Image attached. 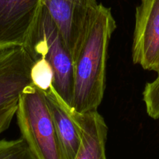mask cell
<instances>
[{"label": "cell", "mask_w": 159, "mask_h": 159, "mask_svg": "<svg viewBox=\"0 0 159 159\" xmlns=\"http://www.w3.org/2000/svg\"><path fill=\"white\" fill-rule=\"evenodd\" d=\"M74 62L98 3L96 0H42Z\"/></svg>", "instance_id": "cell-4"}, {"label": "cell", "mask_w": 159, "mask_h": 159, "mask_svg": "<svg viewBox=\"0 0 159 159\" xmlns=\"http://www.w3.org/2000/svg\"><path fill=\"white\" fill-rule=\"evenodd\" d=\"M66 159H75L80 146V135L68 106L59 98L52 88L44 92Z\"/></svg>", "instance_id": "cell-9"}, {"label": "cell", "mask_w": 159, "mask_h": 159, "mask_svg": "<svg viewBox=\"0 0 159 159\" xmlns=\"http://www.w3.org/2000/svg\"><path fill=\"white\" fill-rule=\"evenodd\" d=\"M132 59L159 76V0H141L137 7Z\"/></svg>", "instance_id": "cell-5"}, {"label": "cell", "mask_w": 159, "mask_h": 159, "mask_svg": "<svg viewBox=\"0 0 159 159\" xmlns=\"http://www.w3.org/2000/svg\"><path fill=\"white\" fill-rule=\"evenodd\" d=\"M24 47L32 59H42L51 68L52 88L59 98L71 108L74 62L56 23L43 4Z\"/></svg>", "instance_id": "cell-2"}, {"label": "cell", "mask_w": 159, "mask_h": 159, "mask_svg": "<svg viewBox=\"0 0 159 159\" xmlns=\"http://www.w3.org/2000/svg\"><path fill=\"white\" fill-rule=\"evenodd\" d=\"M16 116L21 137L36 159H66L43 91L34 85L24 90Z\"/></svg>", "instance_id": "cell-3"}, {"label": "cell", "mask_w": 159, "mask_h": 159, "mask_svg": "<svg viewBox=\"0 0 159 159\" xmlns=\"http://www.w3.org/2000/svg\"><path fill=\"white\" fill-rule=\"evenodd\" d=\"M80 135V146L75 159H107L105 143L108 126L98 111L78 113L68 107Z\"/></svg>", "instance_id": "cell-8"}, {"label": "cell", "mask_w": 159, "mask_h": 159, "mask_svg": "<svg viewBox=\"0 0 159 159\" xmlns=\"http://www.w3.org/2000/svg\"><path fill=\"white\" fill-rule=\"evenodd\" d=\"M42 0H0V51L24 46Z\"/></svg>", "instance_id": "cell-6"}, {"label": "cell", "mask_w": 159, "mask_h": 159, "mask_svg": "<svg viewBox=\"0 0 159 159\" xmlns=\"http://www.w3.org/2000/svg\"><path fill=\"white\" fill-rule=\"evenodd\" d=\"M116 27L111 10L98 4L74 59L70 109L78 113L98 111L105 94L108 45Z\"/></svg>", "instance_id": "cell-1"}, {"label": "cell", "mask_w": 159, "mask_h": 159, "mask_svg": "<svg viewBox=\"0 0 159 159\" xmlns=\"http://www.w3.org/2000/svg\"><path fill=\"white\" fill-rule=\"evenodd\" d=\"M33 59L24 46L0 51V108L18 101L32 86Z\"/></svg>", "instance_id": "cell-7"}, {"label": "cell", "mask_w": 159, "mask_h": 159, "mask_svg": "<svg viewBox=\"0 0 159 159\" xmlns=\"http://www.w3.org/2000/svg\"><path fill=\"white\" fill-rule=\"evenodd\" d=\"M143 101L148 116L154 119H159V76L146 84L143 91Z\"/></svg>", "instance_id": "cell-11"}, {"label": "cell", "mask_w": 159, "mask_h": 159, "mask_svg": "<svg viewBox=\"0 0 159 159\" xmlns=\"http://www.w3.org/2000/svg\"><path fill=\"white\" fill-rule=\"evenodd\" d=\"M0 159H36V157L25 140L20 137L15 140H0Z\"/></svg>", "instance_id": "cell-10"}, {"label": "cell", "mask_w": 159, "mask_h": 159, "mask_svg": "<svg viewBox=\"0 0 159 159\" xmlns=\"http://www.w3.org/2000/svg\"><path fill=\"white\" fill-rule=\"evenodd\" d=\"M19 100V99H18ZM18 101L0 108V134L7 130L10 126L17 109Z\"/></svg>", "instance_id": "cell-12"}]
</instances>
